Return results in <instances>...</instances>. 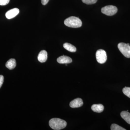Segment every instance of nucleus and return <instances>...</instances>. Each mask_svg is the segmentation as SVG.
<instances>
[{"instance_id":"obj_5","label":"nucleus","mask_w":130,"mask_h":130,"mask_svg":"<svg viewBox=\"0 0 130 130\" xmlns=\"http://www.w3.org/2000/svg\"><path fill=\"white\" fill-rule=\"evenodd\" d=\"M96 58L97 62L100 64H103L106 61V53L104 50L100 49L97 50L96 53Z\"/></svg>"},{"instance_id":"obj_18","label":"nucleus","mask_w":130,"mask_h":130,"mask_svg":"<svg viewBox=\"0 0 130 130\" xmlns=\"http://www.w3.org/2000/svg\"><path fill=\"white\" fill-rule=\"evenodd\" d=\"M4 78L2 75H0V88L2 86L3 82H4Z\"/></svg>"},{"instance_id":"obj_16","label":"nucleus","mask_w":130,"mask_h":130,"mask_svg":"<svg viewBox=\"0 0 130 130\" xmlns=\"http://www.w3.org/2000/svg\"><path fill=\"white\" fill-rule=\"evenodd\" d=\"M84 3L87 5H92L97 2V0H82Z\"/></svg>"},{"instance_id":"obj_7","label":"nucleus","mask_w":130,"mask_h":130,"mask_svg":"<svg viewBox=\"0 0 130 130\" xmlns=\"http://www.w3.org/2000/svg\"><path fill=\"white\" fill-rule=\"evenodd\" d=\"M19 10L18 8L10 9L6 13V17L9 19L13 18L19 14Z\"/></svg>"},{"instance_id":"obj_12","label":"nucleus","mask_w":130,"mask_h":130,"mask_svg":"<svg viewBox=\"0 0 130 130\" xmlns=\"http://www.w3.org/2000/svg\"><path fill=\"white\" fill-rule=\"evenodd\" d=\"M122 118L128 124H130V113L127 111H123L120 113Z\"/></svg>"},{"instance_id":"obj_1","label":"nucleus","mask_w":130,"mask_h":130,"mask_svg":"<svg viewBox=\"0 0 130 130\" xmlns=\"http://www.w3.org/2000/svg\"><path fill=\"white\" fill-rule=\"evenodd\" d=\"M49 124L53 129L59 130L64 128L66 126L67 123L63 120L55 118L50 120Z\"/></svg>"},{"instance_id":"obj_6","label":"nucleus","mask_w":130,"mask_h":130,"mask_svg":"<svg viewBox=\"0 0 130 130\" xmlns=\"http://www.w3.org/2000/svg\"><path fill=\"white\" fill-rule=\"evenodd\" d=\"M83 105V100L80 98H77L73 100L70 104V107L72 108L80 107Z\"/></svg>"},{"instance_id":"obj_19","label":"nucleus","mask_w":130,"mask_h":130,"mask_svg":"<svg viewBox=\"0 0 130 130\" xmlns=\"http://www.w3.org/2000/svg\"><path fill=\"white\" fill-rule=\"evenodd\" d=\"M49 0H41L42 4L43 5H46L48 3Z\"/></svg>"},{"instance_id":"obj_4","label":"nucleus","mask_w":130,"mask_h":130,"mask_svg":"<svg viewBox=\"0 0 130 130\" xmlns=\"http://www.w3.org/2000/svg\"><path fill=\"white\" fill-rule=\"evenodd\" d=\"M101 12L107 16H113L118 12V8L115 6L109 5L103 7L101 9Z\"/></svg>"},{"instance_id":"obj_9","label":"nucleus","mask_w":130,"mask_h":130,"mask_svg":"<svg viewBox=\"0 0 130 130\" xmlns=\"http://www.w3.org/2000/svg\"><path fill=\"white\" fill-rule=\"evenodd\" d=\"M47 59V53L45 50H42L39 53L38 56V59L41 63H44Z\"/></svg>"},{"instance_id":"obj_17","label":"nucleus","mask_w":130,"mask_h":130,"mask_svg":"<svg viewBox=\"0 0 130 130\" xmlns=\"http://www.w3.org/2000/svg\"><path fill=\"white\" fill-rule=\"evenodd\" d=\"M10 0H0V5L5 6L7 5L9 2Z\"/></svg>"},{"instance_id":"obj_14","label":"nucleus","mask_w":130,"mask_h":130,"mask_svg":"<svg viewBox=\"0 0 130 130\" xmlns=\"http://www.w3.org/2000/svg\"><path fill=\"white\" fill-rule=\"evenodd\" d=\"M111 130H126V129L123 127L120 126L119 125L115 124H112L111 126Z\"/></svg>"},{"instance_id":"obj_13","label":"nucleus","mask_w":130,"mask_h":130,"mask_svg":"<svg viewBox=\"0 0 130 130\" xmlns=\"http://www.w3.org/2000/svg\"><path fill=\"white\" fill-rule=\"evenodd\" d=\"M63 47L64 48L70 52L74 53L76 51V47L70 43H64L63 44Z\"/></svg>"},{"instance_id":"obj_3","label":"nucleus","mask_w":130,"mask_h":130,"mask_svg":"<svg viewBox=\"0 0 130 130\" xmlns=\"http://www.w3.org/2000/svg\"><path fill=\"white\" fill-rule=\"evenodd\" d=\"M118 48L124 56L127 58H130V46L129 43H120L118 44Z\"/></svg>"},{"instance_id":"obj_11","label":"nucleus","mask_w":130,"mask_h":130,"mask_svg":"<svg viewBox=\"0 0 130 130\" xmlns=\"http://www.w3.org/2000/svg\"><path fill=\"white\" fill-rule=\"evenodd\" d=\"M16 61L15 59H11L8 61L6 64V67L10 70H12L16 67Z\"/></svg>"},{"instance_id":"obj_10","label":"nucleus","mask_w":130,"mask_h":130,"mask_svg":"<svg viewBox=\"0 0 130 130\" xmlns=\"http://www.w3.org/2000/svg\"><path fill=\"white\" fill-rule=\"evenodd\" d=\"M91 108L93 111L99 113L103 111L104 109V107L102 104L93 105L91 106Z\"/></svg>"},{"instance_id":"obj_2","label":"nucleus","mask_w":130,"mask_h":130,"mask_svg":"<svg viewBox=\"0 0 130 130\" xmlns=\"http://www.w3.org/2000/svg\"><path fill=\"white\" fill-rule=\"evenodd\" d=\"M64 24L70 28H78L81 27L82 22L78 18L71 16L66 19L64 21Z\"/></svg>"},{"instance_id":"obj_8","label":"nucleus","mask_w":130,"mask_h":130,"mask_svg":"<svg viewBox=\"0 0 130 130\" xmlns=\"http://www.w3.org/2000/svg\"><path fill=\"white\" fill-rule=\"evenodd\" d=\"M57 61L60 64H68L71 63L72 60L69 56L63 55L59 57L57 59Z\"/></svg>"},{"instance_id":"obj_15","label":"nucleus","mask_w":130,"mask_h":130,"mask_svg":"<svg viewBox=\"0 0 130 130\" xmlns=\"http://www.w3.org/2000/svg\"><path fill=\"white\" fill-rule=\"evenodd\" d=\"M123 92L125 95L130 98V88L125 87L123 89Z\"/></svg>"}]
</instances>
